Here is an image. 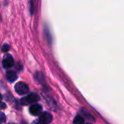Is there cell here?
<instances>
[{"mask_svg": "<svg viewBox=\"0 0 124 124\" xmlns=\"http://www.w3.org/2000/svg\"><path fill=\"white\" fill-rule=\"evenodd\" d=\"M39 100V96L36 93H31L27 96L21 99L20 102L23 105H27L30 104H34Z\"/></svg>", "mask_w": 124, "mask_h": 124, "instance_id": "1", "label": "cell"}, {"mask_svg": "<svg viewBox=\"0 0 124 124\" xmlns=\"http://www.w3.org/2000/svg\"><path fill=\"white\" fill-rule=\"evenodd\" d=\"M14 59L12 56L9 54H6L3 57L2 60V66L4 69H9L14 65Z\"/></svg>", "mask_w": 124, "mask_h": 124, "instance_id": "2", "label": "cell"}, {"mask_svg": "<svg viewBox=\"0 0 124 124\" xmlns=\"http://www.w3.org/2000/svg\"><path fill=\"white\" fill-rule=\"evenodd\" d=\"M15 92L17 93H18L19 94H21V95L22 94H26L29 92L28 86L25 83H23V82L17 83L15 85Z\"/></svg>", "mask_w": 124, "mask_h": 124, "instance_id": "3", "label": "cell"}, {"mask_svg": "<svg viewBox=\"0 0 124 124\" xmlns=\"http://www.w3.org/2000/svg\"><path fill=\"white\" fill-rule=\"evenodd\" d=\"M52 116L46 112L42 113L39 118V121L43 124H49L52 121Z\"/></svg>", "mask_w": 124, "mask_h": 124, "instance_id": "4", "label": "cell"}, {"mask_svg": "<svg viewBox=\"0 0 124 124\" xmlns=\"http://www.w3.org/2000/svg\"><path fill=\"white\" fill-rule=\"evenodd\" d=\"M29 112L33 116H40L42 112V107L38 104L31 105V107L29 108Z\"/></svg>", "mask_w": 124, "mask_h": 124, "instance_id": "5", "label": "cell"}, {"mask_svg": "<svg viewBox=\"0 0 124 124\" xmlns=\"http://www.w3.org/2000/svg\"><path fill=\"white\" fill-rule=\"evenodd\" d=\"M17 78V73L13 71V70H9L7 71V74H6V78L8 81L9 82H13L15 81Z\"/></svg>", "mask_w": 124, "mask_h": 124, "instance_id": "6", "label": "cell"}, {"mask_svg": "<svg viewBox=\"0 0 124 124\" xmlns=\"http://www.w3.org/2000/svg\"><path fill=\"white\" fill-rule=\"evenodd\" d=\"M73 124H84V120L81 116H77L73 120Z\"/></svg>", "mask_w": 124, "mask_h": 124, "instance_id": "7", "label": "cell"}, {"mask_svg": "<svg viewBox=\"0 0 124 124\" xmlns=\"http://www.w3.org/2000/svg\"><path fill=\"white\" fill-rule=\"evenodd\" d=\"M9 49V44H4L2 46V48H1V51H2V52H7Z\"/></svg>", "mask_w": 124, "mask_h": 124, "instance_id": "8", "label": "cell"}, {"mask_svg": "<svg viewBox=\"0 0 124 124\" xmlns=\"http://www.w3.org/2000/svg\"><path fill=\"white\" fill-rule=\"evenodd\" d=\"M5 121H6V117H5L4 114L3 113H1V119H0V121H1V124H3Z\"/></svg>", "mask_w": 124, "mask_h": 124, "instance_id": "9", "label": "cell"}, {"mask_svg": "<svg viewBox=\"0 0 124 124\" xmlns=\"http://www.w3.org/2000/svg\"><path fill=\"white\" fill-rule=\"evenodd\" d=\"M6 108V105L4 103V102H1V110H3V109H4Z\"/></svg>", "mask_w": 124, "mask_h": 124, "instance_id": "10", "label": "cell"}, {"mask_svg": "<svg viewBox=\"0 0 124 124\" xmlns=\"http://www.w3.org/2000/svg\"><path fill=\"white\" fill-rule=\"evenodd\" d=\"M35 124H41V123H40V122L39 121V122H36Z\"/></svg>", "mask_w": 124, "mask_h": 124, "instance_id": "11", "label": "cell"}, {"mask_svg": "<svg viewBox=\"0 0 124 124\" xmlns=\"http://www.w3.org/2000/svg\"></svg>", "mask_w": 124, "mask_h": 124, "instance_id": "12", "label": "cell"}]
</instances>
